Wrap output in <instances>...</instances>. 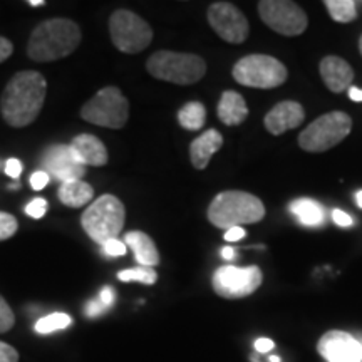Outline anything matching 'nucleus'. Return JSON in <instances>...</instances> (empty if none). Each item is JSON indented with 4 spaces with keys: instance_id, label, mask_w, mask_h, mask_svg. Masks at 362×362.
<instances>
[{
    "instance_id": "nucleus-1",
    "label": "nucleus",
    "mask_w": 362,
    "mask_h": 362,
    "mask_svg": "<svg viewBox=\"0 0 362 362\" xmlns=\"http://www.w3.org/2000/svg\"><path fill=\"white\" fill-rule=\"evenodd\" d=\"M47 83L37 71H21L8 81L0 96V112L12 128H25L42 110Z\"/></svg>"
},
{
    "instance_id": "nucleus-2",
    "label": "nucleus",
    "mask_w": 362,
    "mask_h": 362,
    "mask_svg": "<svg viewBox=\"0 0 362 362\" xmlns=\"http://www.w3.org/2000/svg\"><path fill=\"white\" fill-rule=\"evenodd\" d=\"M81 42V29L71 19H49L40 22L30 34L27 54L35 62H52L67 57Z\"/></svg>"
},
{
    "instance_id": "nucleus-3",
    "label": "nucleus",
    "mask_w": 362,
    "mask_h": 362,
    "mask_svg": "<svg viewBox=\"0 0 362 362\" xmlns=\"http://www.w3.org/2000/svg\"><path fill=\"white\" fill-rule=\"evenodd\" d=\"M265 216V206L255 194L247 192H221L208 208V220L216 228L257 223Z\"/></svg>"
},
{
    "instance_id": "nucleus-4",
    "label": "nucleus",
    "mask_w": 362,
    "mask_h": 362,
    "mask_svg": "<svg viewBox=\"0 0 362 362\" xmlns=\"http://www.w3.org/2000/svg\"><path fill=\"white\" fill-rule=\"evenodd\" d=\"M126 210L123 202L115 194H103L86 208L81 216V225L88 237L96 242L98 245H104L112 238H117L124 226Z\"/></svg>"
},
{
    "instance_id": "nucleus-5",
    "label": "nucleus",
    "mask_w": 362,
    "mask_h": 362,
    "mask_svg": "<svg viewBox=\"0 0 362 362\" xmlns=\"http://www.w3.org/2000/svg\"><path fill=\"white\" fill-rule=\"evenodd\" d=\"M146 69L155 79L173 84H194L206 74L205 61L197 54L158 51L148 59Z\"/></svg>"
},
{
    "instance_id": "nucleus-6",
    "label": "nucleus",
    "mask_w": 362,
    "mask_h": 362,
    "mask_svg": "<svg viewBox=\"0 0 362 362\" xmlns=\"http://www.w3.org/2000/svg\"><path fill=\"white\" fill-rule=\"evenodd\" d=\"M81 117L90 124L103 128L121 129L128 123L129 101L115 86H107L98 90L81 110Z\"/></svg>"
},
{
    "instance_id": "nucleus-7",
    "label": "nucleus",
    "mask_w": 362,
    "mask_h": 362,
    "mask_svg": "<svg viewBox=\"0 0 362 362\" xmlns=\"http://www.w3.org/2000/svg\"><path fill=\"white\" fill-rule=\"evenodd\" d=\"M352 119L342 111L327 112L317 117L298 136V144L309 153H322L334 148L351 133Z\"/></svg>"
},
{
    "instance_id": "nucleus-8",
    "label": "nucleus",
    "mask_w": 362,
    "mask_h": 362,
    "mask_svg": "<svg viewBox=\"0 0 362 362\" xmlns=\"http://www.w3.org/2000/svg\"><path fill=\"white\" fill-rule=\"evenodd\" d=\"M233 79L247 88L272 89L284 84L287 79V69L279 59L253 54L247 56L235 64Z\"/></svg>"
},
{
    "instance_id": "nucleus-9",
    "label": "nucleus",
    "mask_w": 362,
    "mask_h": 362,
    "mask_svg": "<svg viewBox=\"0 0 362 362\" xmlns=\"http://www.w3.org/2000/svg\"><path fill=\"white\" fill-rule=\"evenodd\" d=\"M110 34L117 51L138 54L151 44L153 29L138 13L119 8L110 17Z\"/></svg>"
},
{
    "instance_id": "nucleus-10",
    "label": "nucleus",
    "mask_w": 362,
    "mask_h": 362,
    "mask_svg": "<svg viewBox=\"0 0 362 362\" xmlns=\"http://www.w3.org/2000/svg\"><path fill=\"white\" fill-rule=\"evenodd\" d=\"M262 270L259 267L223 265L214 274V291L223 298H243L252 296L262 285Z\"/></svg>"
},
{
    "instance_id": "nucleus-11",
    "label": "nucleus",
    "mask_w": 362,
    "mask_h": 362,
    "mask_svg": "<svg viewBox=\"0 0 362 362\" xmlns=\"http://www.w3.org/2000/svg\"><path fill=\"white\" fill-rule=\"evenodd\" d=\"M259 13L272 30L287 37L300 35L309 24L305 12L287 0H264L259 4Z\"/></svg>"
},
{
    "instance_id": "nucleus-12",
    "label": "nucleus",
    "mask_w": 362,
    "mask_h": 362,
    "mask_svg": "<svg viewBox=\"0 0 362 362\" xmlns=\"http://www.w3.org/2000/svg\"><path fill=\"white\" fill-rule=\"evenodd\" d=\"M208 22L221 39L230 44L245 42L250 33L247 17L228 2H215L208 8Z\"/></svg>"
},
{
    "instance_id": "nucleus-13",
    "label": "nucleus",
    "mask_w": 362,
    "mask_h": 362,
    "mask_svg": "<svg viewBox=\"0 0 362 362\" xmlns=\"http://www.w3.org/2000/svg\"><path fill=\"white\" fill-rule=\"evenodd\" d=\"M40 166L49 175V178L52 176L54 180L61 181V185L78 181L86 175V166L78 161L69 144L49 146L40 158Z\"/></svg>"
},
{
    "instance_id": "nucleus-14",
    "label": "nucleus",
    "mask_w": 362,
    "mask_h": 362,
    "mask_svg": "<svg viewBox=\"0 0 362 362\" xmlns=\"http://www.w3.org/2000/svg\"><path fill=\"white\" fill-rule=\"evenodd\" d=\"M327 362H362V344L344 330H329L317 346Z\"/></svg>"
},
{
    "instance_id": "nucleus-15",
    "label": "nucleus",
    "mask_w": 362,
    "mask_h": 362,
    "mask_svg": "<svg viewBox=\"0 0 362 362\" xmlns=\"http://www.w3.org/2000/svg\"><path fill=\"white\" fill-rule=\"evenodd\" d=\"M305 119V111L296 101H282L274 106L265 116V128L269 133L279 136L285 131L298 128Z\"/></svg>"
},
{
    "instance_id": "nucleus-16",
    "label": "nucleus",
    "mask_w": 362,
    "mask_h": 362,
    "mask_svg": "<svg viewBox=\"0 0 362 362\" xmlns=\"http://www.w3.org/2000/svg\"><path fill=\"white\" fill-rule=\"evenodd\" d=\"M69 146L78 161L84 166H104L110 160L104 143L93 134L76 136Z\"/></svg>"
},
{
    "instance_id": "nucleus-17",
    "label": "nucleus",
    "mask_w": 362,
    "mask_h": 362,
    "mask_svg": "<svg viewBox=\"0 0 362 362\" xmlns=\"http://www.w3.org/2000/svg\"><path fill=\"white\" fill-rule=\"evenodd\" d=\"M320 76L332 93H342L349 88L354 79V71L349 62L344 61L342 57L329 56L320 61Z\"/></svg>"
},
{
    "instance_id": "nucleus-18",
    "label": "nucleus",
    "mask_w": 362,
    "mask_h": 362,
    "mask_svg": "<svg viewBox=\"0 0 362 362\" xmlns=\"http://www.w3.org/2000/svg\"><path fill=\"white\" fill-rule=\"evenodd\" d=\"M221 144H223V136L216 129H208L202 136H198L189 146V158H192L194 168L205 170L211 156L221 148Z\"/></svg>"
},
{
    "instance_id": "nucleus-19",
    "label": "nucleus",
    "mask_w": 362,
    "mask_h": 362,
    "mask_svg": "<svg viewBox=\"0 0 362 362\" xmlns=\"http://www.w3.org/2000/svg\"><path fill=\"white\" fill-rule=\"evenodd\" d=\"M126 247L133 248L139 267H155L160 264V253L149 235L143 232H129L124 237Z\"/></svg>"
},
{
    "instance_id": "nucleus-20",
    "label": "nucleus",
    "mask_w": 362,
    "mask_h": 362,
    "mask_svg": "<svg viewBox=\"0 0 362 362\" xmlns=\"http://www.w3.org/2000/svg\"><path fill=\"white\" fill-rule=\"evenodd\" d=\"M248 116L245 99L235 90H225L218 103V117L226 126L242 124Z\"/></svg>"
},
{
    "instance_id": "nucleus-21",
    "label": "nucleus",
    "mask_w": 362,
    "mask_h": 362,
    "mask_svg": "<svg viewBox=\"0 0 362 362\" xmlns=\"http://www.w3.org/2000/svg\"><path fill=\"white\" fill-rule=\"evenodd\" d=\"M94 189L86 181H69L59 187V200L69 208H81L93 202Z\"/></svg>"
},
{
    "instance_id": "nucleus-22",
    "label": "nucleus",
    "mask_w": 362,
    "mask_h": 362,
    "mask_svg": "<svg viewBox=\"0 0 362 362\" xmlns=\"http://www.w3.org/2000/svg\"><path fill=\"white\" fill-rule=\"evenodd\" d=\"M291 214L305 226H319L324 223V208L312 198H297L291 203Z\"/></svg>"
},
{
    "instance_id": "nucleus-23",
    "label": "nucleus",
    "mask_w": 362,
    "mask_h": 362,
    "mask_svg": "<svg viewBox=\"0 0 362 362\" xmlns=\"http://www.w3.org/2000/svg\"><path fill=\"white\" fill-rule=\"evenodd\" d=\"M205 119H206V110L205 106L198 101L185 104L178 112V123L181 124V128L189 129V131L200 129L202 126L205 124Z\"/></svg>"
},
{
    "instance_id": "nucleus-24",
    "label": "nucleus",
    "mask_w": 362,
    "mask_h": 362,
    "mask_svg": "<svg viewBox=\"0 0 362 362\" xmlns=\"http://www.w3.org/2000/svg\"><path fill=\"white\" fill-rule=\"evenodd\" d=\"M325 7L336 22H352L357 17V8L356 2L352 0H325Z\"/></svg>"
},
{
    "instance_id": "nucleus-25",
    "label": "nucleus",
    "mask_w": 362,
    "mask_h": 362,
    "mask_svg": "<svg viewBox=\"0 0 362 362\" xmlns=\"http://www.w3.org/2000/svg\"><path fill=\"white\" fill-rule=\"evenodd\" d=\"M72 324L71 315L62 314V312H56V314L45 315L42 319L37 320L35 324V332L37 334H52L57 330H64Z\"/></svg>"
},
{
    "instance_id": "nucleus-26",
    "label": "nucleus",
    "mask_w": 362,
    "mask_h": 362,
    "mask_svg": "<svg viewBox=\"0 0 362 362\" xmlns=\"http://www.w3.org/2000/svg\"><path fill=\"white\" fill-rule=\"evenodd\" d=\"M117 279L121 282H141L146 285H153L158 280V274L153 267H136V269L117 272Z\"/></svg>"
},
{
    "instance_id": "nucleus-27",
    "label": "nucleus",
    "mask_w": 362,
    "mask_h": 362,
    "mask_svg": "<svg viewBox=\"0 0 362 362\" xmlns=\"http://www.w3.org/2000/svg\"><path fill=\"white\" fill-rule=\"evenodd\" d=\"M17 228H19V223H17L16 216L7 211H0V242L12 238Z\"/></svg>"
},
{
    "instance_id": "nucleus-28",
    "label": "nucleus",
    "mask_w": 362,
    "mask_h": 362,
    "mask_svg": "<svg viewBox=\"0 0 362 362\" xmlns=\"http://www.w3.org/2000/svg\"><path fill=\"white\" fill-rule=\"evenodd\" d=\"M16 324V315L7 304V300L0 296V334H6Z\"/></svg>"
},
{
    "instance_id": "nucleus-29",
    "label": "nucleus",
    "mask_w": 362,
    "mask_h": 362,
    "mask_svg": "<svg viewBox=\"0 0 362 362\" xmlns=\"http://www.w3.org/2000/svg\"><path fill=\"white\" fill-rule=\"evenodd\" d=\"M24 210L30 218H42L45 211H47V202H45L44 198H34V200L30 202Z\"/></svg>"
},
{
    "instance_id": "nucleus-30",
    "label": "nucleus",
    "mask_w": 362,
    "mask_h": 362,
    "mask_svg": "<svg viewBox=\"0 0 362 362\" xmlns=\"http://www.w3.org/2000/svg\"><path fill=\"white\" fill-rule=\"evenodd\" d=\"M103 252L110 257H123L126 255V252H128V247H126V243L121 242V240L112 238L110 242L104 243Z\"/></svg>"
},
{
    "instance_id": "nucleus-31",
    "label": "nucleus",
    "mask_w": 362,
    "mask_h": 362,
    "mask_svg": "<svg viewBox=\"0 0 362 362\" xmlns=\"http://www.w3.org/2000/svg\"><path fill=\"white\" fill-rule=\"evenodd\" d=\"M0 362H19V352L11 344L0 341Z\"/></svg>"
},
{
    "instance_id": "nucleus-32",
    "label": "nucleus",
    "mask_w": 362,
    "mask_h": 362,
    "mask_svg": "<svg viewBox=\"0 0 362 362\" xmlns=\"http://www.w3.org/2000/svg\"><path fill=\"white\" fill-rule=\"evenodd\" d=\"M49 175L45 173V171H42V170H39V171H35V173L30 176V187H33L35 192H39V189H44L45 187H47V183H49Z\"/></svg>"
},
{
    "instance_id": "nucleus-33",
    "label": "nucleus",
    "mask_w": 362,
    "mask_h": 362,
    "mask_svg": "<svg viewBox=\"0 0 362 362\" xmlns=\"http://www.w3.org/2000/svg\"><path fill=\"white\" fill-rule=\"evenodd\" d=\"M107 310V307L103 304L101 300H90V302H88V305H86V309H84V312H86V315L88 317H90V319H94V317H99V315H103L104 312Z\"/></svg>"
},
{
    "instance_id": "nucleus-34",
    "label": "nucleus",
    "mask_w": 362,
    "mask_h": 362,
    "mask_svg": "<svg viewBox=\"0 0 362 362\" xmlns=\"http://www.w3.org/2000/svg\"><path fill=\"white\" fill-rule=\"evenodd\" d=\"M6 173H7V176H11V178L17 180L22 173V163L19 160H16V158H11V160H7Z\"/></svg>"
},
{
    "instance_id": "nucleus-35",
    "label": "nucleus",
    "mask_w": 362,
    "mask_h": 362,
    "mask_svg": "<svg viewBox=\"0 0 362 362\" xmlns=\"http://www.w3.org/2000/svg\"><path fill=\"white\" fill-rule=\"evenodd\" d=\"M332 220L334 223L339 226H344V228H346V226H352V223H354V221H352V216L342 210H334Z\"/></svg>"
},
{
    "instance_id": "nucleus-36",
    "label": "nucleus",
    "mask_w": 362,
    "mask_h": 362,
    "mask_svg": "<svg viewBox=\"0 0 362 362\" xmlns=\"http://www.w3.org/2000/svg\"><path fill=\"white\" fill-rule=\"evenodd\" d=\"M12 52H13V45L11 40L0 35V64H2L4 61H7V59L12 56Z\"/></svg>"
},
{
    "instance_id": "nucleus-37",
    "label": "nucleus",
    "mask_w": 362,
    "mask_h": 362,
    "mask_svg": "<svg viewBox=\"0 0 362 362\" xmlns=\"http://www.w3.org/2000/svg\"><path fill=\"white\" fill-rule=\"evenodd\" d=\"M99 300H101L103 304L106 305L107 309H110V307L115 304V300H116L115 291H112L111 287H104L103 291H101V293H99Z\"/></svg>"
},
{
    "instance_id": "nucleus-38",
    "label": "nucleus",
    "mask_w": 362,
    "mask_h": 362,
    "mask_svg": "<svg viewBox=\"0 0 362 362\" xmlns=\"http://www.w3.org/2000/svg\"><path fill=\"white\" fill-rule=\"evenodd\" d=\"M253 346H255L257 352H260V354H267V352H270L272 349H274L275 344H274V341H270V339L262 337V339H257Z\"/></svg>"
},
{
    "instance_id": "nucleus-39",
    "label": "nucleus",
    "mask_w": 362,
    "mask_h": 362,
    "mask_svg": "<svg viewBox=\"0 0 362 362\" xmlns=\"http://www.w3.org/2000/svg\"><path fill=\"white\" fill-rule=\"evenodd\" d=\"M243 237H245V230H243L242 226H233V228L226 230L225 233L226 242H238V240H242Z\"/></svg>"
},
{
    "instance_id": "nucleus-40",
    "label": "nucleus",
    "mask_w": 362,
    "mask_h": 362,
    "mask_svg": "<svg viewBox=\"0 0 362 362\" xmlns=\"http://www.w3.org/2000/svg\"><path fill=\"white\" fill-rule=\"evenodd\" d=\"M349 98H351L354 103H362V89L351 88V89H349Z\"/></svg>"
},
{
    "instance_id": "nucleus-41",
    "label": "nucleus",
    "mask_w": 362,
    "mask_h": 362,
    "mask_svg": "<svg viewBox=\"0 0 362 362\" xmlns=\"http://www.w3.org/2000/svg\"><path fill=\"white\" fill-rule=\"evenodd\" d=\"M221 257H223V259H225L226 262L233 260V259H235V250H233L232 247H225V248H221Z\"/></svg>"
},
{
    "instance_id": "nucleus-42",
    "label": "nucleus",
    "mask_w": 362,
    "mask_h": 362,
    "mask_svg": "<svg viewBox=\"0 0 362 362\" xmlns=\"http://www.w3.org/2000/svg\"><path fill=\"white\" fill-rule=\"evenodd\" d=\"M44 0H27V6L30 7H42L44 6Z\"/></svg>"
},
{
    "instance_id": "nucleus-43",
    "label": "nucleus",
    "mask_w": 362,
    "mask_h": 362,
    "mask_svg": "<svg viewBox=\"0 0 362 362\" xmlns=\"http://www.w3.org/2000/svg\"><path fill=\"white\" fill-rule=\"evenodd\" d=\"M356 203H357V206L362 208V189H361V192L356 193Z\"/></svg>"
},
{
    "instance_id": "nucleus-44",
    "label": "nucleus",
    "mask_w": 362,
    "mask_h": 362,
    "mask_svg": "<svg viewBox=\"0 0 362 362\" xmlns=\"http://www.w3.org/2000/svg\"><path fill=\"white\" fill-rule=\"evenodd\" d=\"M269 362H282V361H280L279 356H270L269 357Z\"/></svg>"
},
{
    "instance_id": "nucleus-45",
    "label": "nucleus",
    "mask_w": 362,
    "mask_h": 362,
    "mask_svg": "<svg viewBox=\"0 0 362 362\" xmlns=\"http://www.w3.org/2000/svg\"><path fill=\"white\" fill-rule=\"evenodd\" d=\"M250 362H264V361H262L260 357H257V356H250ZM267 362H269V361H267Z\"/></svg>"
},
{
    "instance_id": "nucleus-46",
    "label": "nucleus",
    "mask_w": 362,
    "mask_h": 362,
    "mask_svg": "<svg viewBox=\"0 0 362 362\" xmlns=\"http://www.w3.org/2000/svg\"><path fill=\"white\" fill-rule=\"evenodd\" d=\"M359 51L362 54V35H361V40H359Z\"/></svg>"
}]
</instances>
